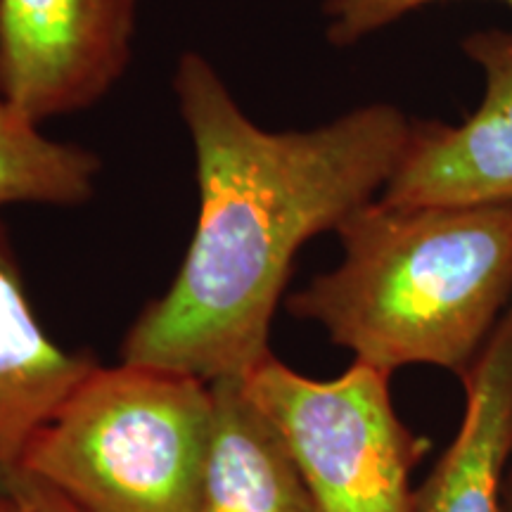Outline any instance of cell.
<instances>
[{"instance_id": "cell-1", "label": "cell", "mask_w": 512, "mask_h": 512, "mask_svg": "<svg viewBox=\"0 0 512 512\" xmlns=\"http://www.w3.org/2000/svg\"><path fill=\"white\" fill-rule=\"evenodd\" d=\"M174 95L195 155L197 221L174 280L143 306L119 354L204 382L245 377L271 354L299 252L382 195L415 119L370 102L328 124L271 131L192 50L178 57Z\"/></svg>"}, {"instance_id": "cell-2", "label": "cell", "mask_w": 512, "mask_h": 512, "mask_svg": "<svg viewBox=\"0 0 512 512\" xmlns=\"http://www.w3.org/2000/svg\"><path fill=\"white\" fill-rule=\"evenodd\" d=\"M342 259L287 299L354 361L470 373L512 302V204L373 200L337 228Z\"/></svg>"}, {"instance_id": "cell-3", "label": "cell", "mask_w": 512, "mask_h": 512, "mask_svg": "<svg viewBox=\"0 0 512 512\" xmlns=\"http://www.w3.org/2000/svg\"><path fill=\"white\" fill-rule=\"evenodd\" d=\"M211 425V382L98 363L31 441L22 470L79 512H195Z\"/></svg>"}, {"instance_id": "cell-4", "label": "cell", "mask_w": 512, "mask_h": 512, "mask_svg": "<svg viewBox=\"0 0 512 512\" xmlns=\"http://www.w3.org/2000/svg\"><path fill=\"white\" fill-rule=\"evenodd\" d=\"M302 475L316 512H413L427 453L392 399V373L354 361L313 380L268 354L242 377Z\"/></svg>"}, {"instance_id": "cell-5", "label": "cell", "mask_w": 512, "mask_h": 512, "mask_svg": "<svg viewBox=\"0 0 512 512\" xmlns=\"http://www.w3.org/2000/svg\"><path fill=\"white\" fill-rule=\"evenodd\" d=\"M143 0H0V88L36 124L98 105L124 79Z\"/></svg>"}, {"instance_id": "cell-6", "label": "cell", "mask_w": 512, "mask_h": 512, "mask_svg": "<svg viewBox=\"0 0 512 512\" xmlns=\"http://www.w3.org/2000/svg\"><path fill=\"white\" fill-rule=\"evenodd\" d=\"M463 55L482 74V100L460 124L415 119L387 204H512V29L470 31Z\"/></svg>"}, {"instance_id": "cell-7", "label": "cell", "mask_w": 512, "mask_h": 512, "mask_svg": "<svg viewBox=\"0 0 512 512\" xmlns=\"http://www.w3.org/2000/svg\"><path fill=\"white\" fill-rule=\"evenodd\" d=\"M95 366L91 354L67 351L43 328L0 219V491L22 470L41 427Z\"/></svg>"}, {"instance_id": "cell-8", "label": "cell", "mask_w": 512, "mask_h": 512, "mask_svg": "<svg viewBox=\"0 0 512 512\" xmlns=\"http://www.w3.org/2000/svg\"><path fill=\"white\" fill-rule=\"evenodd\" d=\"M460 427L413 496V512H501L512 463V302L463 380Z\"/></svg>"}, {"instance_id": "cell-9", "label": "cell", "mask_w": 512, "mask_h": 512, "mask_svg": "<svg viewBox=\"0 0 512 512\" xmlns=\"http://www.w3.org/2000/svg\"><path fill=\"white\" fill-rule=\"evenodd\" d=\"M211 389L214 425L195 512H316L285 441L242 377Z\"/></svg>"}, {"instance_id": "cell-10", "label": "cell", "mask_w": 512, "mask_h": 512, "mask_svg": "<svg viewBox=\"0 0 512 512\" xmlns=\"http://www.w3.org/2000/svg\"><path fill=\"white\" fill-rule=\"evenodd\" d=\"M100 174L102 162L93 150L46 136L0 88V209L81 207L93 200Z\"/></svg>"}, {"instance_id": "cell-11", "label": "cell", "mask_w": 512, "mask_h": 512, "mask_svg": "<svg viewBox=\"0 0 512 512\" xmlns=\"http://www.w3.org/2000/svg\"><path fill=\"white\" fill-rule=\"evenodd\" d=\"M446 0H325V38L337 48H351L366 38L380 34L403 17L413 15L427 5ZM512 8V0H496Z\"/></svg>"}, {"instance_id": "cell-12", "label": "cell", "mask_w": 512, "mask_h": 512, "mask_svg": "<svg viewBox=\"0 0 512 512\" xmlns=\"http://www.w3.org/2000/svg\"><path fill=\"white\" fill-rule=\"evenodd\" d=\"M5 494L12 501L15 512H79L67 498H62L55 489L24 470H19L10 479Z\"/></svg>"}, {"instance_id": "cell-13", "label": "cell", "mask_w": 512, "mask_h": 512, "mask_svg": "<svg viewBox=\"0 0 512 512\" xmlns=\"http://www.w3.org/2000/svg\"><path fill=\"white\" fill-rule=\"evenodd\" d=\"M501 512H512V463L508 470V477H505V486H503V510Z\"/></svg>"}, {"instance_id": "cell-14", "label": "cell", "mask_w": 512, "mask_h": 512, "mask_svg": "<svg viewBox=\"0 0 512 512\" xmlns=\"http://www.w3.org/2000/svg\"><path fill=\"white\" fill-rule=\"evenodd\" d=\"M0 512H15V508H12V501L5 491H0Z\"/></svg>"}]
</instances>
